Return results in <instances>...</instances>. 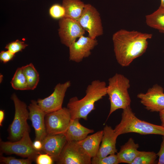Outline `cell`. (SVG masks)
Masks as SVG:
<instances>
[{
	"label": "cell",
	"instance_id": "cell-1",
	"mask_svg": "<svg viewBox=\"0 0 164 164\" xmlns=\"http://www.w3.org/2000/svg\"><path fill=\"white\" fill-rule=\"evenodd\" d=\"M152 36L151 34L124 29L114 33L112 39L118 63L123 67L129 66L145 52L148 46L147 40Z\"/></svg>",
	"mask_w": 164,
	"mask_h": 164
},
{
	"label": "cell",
	"instance_id": "cell-2",
	"mask_svg": "<svg viewBox=\"0 0 164 164\" xmlns=\"http://www.w3.org/2000/svg\"><path fill=\"white\" fill-rule=\"evenodd\" d=\"M107 86L105 82L95 80L88 85L83 98L79 99L76 96L70 98L67 108L71 119L78 118L87 120L88 115L95 109V102L107 94Z\"/></svg>",
	"mask_w": 164,
	"mask_h": 164
},
{
	"label": "cell",
	"instance_id": "cell-3",
	"mask_svg": "<svg viewBox=\"0 0 164 164\" xmlns=\"http://www.w3.org/2000/svg\"><path fill=\"white\" fill-rule=\"evenodd\" d=\"M114 130L118 136L131 132L141 135L156 134L164 136V127L152 124L138 118L130 106L123 109L121 120Z\"/></svg>",
	"mask_w": 164,
	"mask_h": 164
},
{
	"label": "cell",
	"instance_id": "cell-4",
	"mask_svg": "<svg viewBox=\"0 0 164 164\" xmlns=\"http://www.w3.org/2000/svg\"><path fill=\"white\" fill-rule=\"evenodd\" d=\"M107 86L110 108L108 118L116 110L123 109L129 106L131 102L128 89L130 87L129 80L124 75L116 73L108 80Z\"/></svg>",
	"mask_w": 164,
	"mask_h": 164
},
{
	"label": "cell",
	"instance_id": "cell-5",
	"mask_svg": "<svg viewBox=\"0 0 164 164\" xmlns=\"http://www.w3.org/2000/svg\"><path fill=\"white\" fill-rule=\"evenodd\" d=\"M11 98L14 103L15 112L13 120L8 129V139L10 141L15 142L20 139L25 132L30 131L27 123L29 111L26 104L21 101L15 94L12 95Z\"/></svg>",
	"mask_w": 164,
	"mask_h": 164
},
{
	"label": "cell",
	"instance_id": "cell-6",
	"mask_svg": "<svg viewBox=\"0 0 164 164\" xmlns=\"http://www.w3.org/2000/svg\"><path fill=\"white\" fill-rule=\"evenodd\" d=\"M29 133L25 132L21 138L17 141L4 142L0 140V154H14L35 160L37 155L42 153L34 148Z\"/></svg>",
	"mask_w": 164,
	"mask_h": 164
},
{
	"label": "cell",
	"instance_id": "cell-7",
	"mask_svg": "<svg viewBox=\"0 0 164 164\" xmlns=\"http://www.w3.org/2000/svg\"><path fill=\"white\" fill-rule=\"evenodd\" d=\"M88 36L94 39L103 33L100 14L97 9L90 4H85L82 14L77 20Z\"/></svg>",
	"mask_w": 164,
	"mask_h": 164
},
{
	"label": "cell",
	"instance_id": "cell-8",
	"mask_svg": "<svg viewBox=\"0 0 164 164\" xmlns=\"http://www.w3.org/2000/svg\"><path fill=\"white\" fill-rule=\"evenodd\" d=\"M91 158L77 142L67 141L57 160L58 164H91Z\"/></svg>",
	"mask_w": 164,
	"mask_h": 164
},
{
	"label": "cell",
	"instance_id": "cell-9",
	"mask_svg": "<svg viewBox=\"0 0 164 164\" xmlns=\"http://www.w3.org/2000/svg\"><path fill=\"white\" fill-rule=\"evenodd\" d=\"M71 119L69 111L66 107L46 114L45 125L47 135L64 134Z\"/></svg>",
	"mask_w": 164,
	"mask_h": 164
},
{
	"label": "cell",
	"instance_id": "cell-10",
	"mask_svg": "<svg viewBox=\"0 0 164 164\" xmlns=\"http://www.w3.org/2000/svg\"><path fill=\"white\" fill-rule=\"evenodd\" d=\"M58 33L61 41L68 47L85 33L77 20L67 17L60 19Z\"/></svg>",
	"mask_w": 164,
	"mask_h": 164
},
{
	"label": "cell",
	"instance_id": "cell-11",
	"mask_svg": "<svg viewBox=\"0 0 164 164\" xmlns=\"http://www.w3.org/2000/svg\"><path fill=\"white\" fill-rule=\"evenodd\" d=\"M70 86V81L57 84L50 95L44 99L37 100L38 104L46 114L61 109L66 92Z\"/></svg>",
	"mask_w": 164,
	"mask_h": 164
},
{
	"label": "cell",
	"instance_id": "cell-12",
	"mask_svg": "<svg viewBox=\"0 0 164 164\" xmlns=\"http://www.w3.org/2000/svg\"><path fill=\"white\" fill-rule=\"evenodd\" d=\"M163 91L162 87L156 84L149 88L146 93L138 94L137 97L147 110L159 112L164 109Z\"/></svg>",
	"mask_w": 164,
	"mask_h": 164
},
{
	"label": "cell",
	"instance_id": "cell-13",
	"mask_svg": "<svg viewBox=\"0 0 164 164\" xmlns=\"http://www.w3.org/2000/svg\"><path fill=\"white\" fill-rule=\"evenodd\" d=\"M97 44L96 39L88 36H81L69 47L70 60L77 63L81 62L83 59L91 55V51Z\"/></svg>",
	"mask_w": 164,
	"mask_h": 164
},
{
	"label": "cell",
	"instance_id": "cell-14",
	"mask_svg": "<svg viewBox=\"0 0 164 164\" xmlns=\"http://www.w3.org/2000/svg\"><path fill=\"white\" fill-rule=\"evenodd\" d=\"M29 119L31 121L35 132V140L42 141L47 135L45 125L44 111L39 107L37 101L32 100L28 106Z\"/></svg>",
	"mask_w": 164,
	"mask_h": 164
},
{
	"label": "cell",
	"instance_id": "cell-15",
	"mask_svg": "<svg viewBox=\"0 0 164 164\" xmlns=\"http://www.w3.org/2000/svg\"><path fill=\"white\" fill-rule=\"evenodd\" d=\"M67 142L64 134L47 135L42 141L41 152L48 154L56 162Z\"/></svg>",
	"mask_w": 164,
	"mask_h": 164
},
{
	"label": "cell",
	"instance_id": "cell-16",
	"mask_svg": "<svg viewBox=\"0 0 164 164\" xmlns=\"http://www.w3.org/2000/svg\"><path fill=\"white\" fill-rule=\"evenodd\" d=\"M118 136L114 129L106 125L103 130L101 144L96 156L102 158L117 153L116 144Z\"/></svg>",
	"mask_w": 164,
	"mask_h": 164
},
{
	"label": "cell",
	"instance_id": "cell-17",
	"mask_svg": "<svg viewBox=\"0 0 164 164\" xmlns=\"http://www.w3.org/2000/svg\"><path fill=\"white\" fill-rule=\"evenodd\" d=\"M80 119H71L68 127L64 134L67 141L78 142L85 138L88 135L94 132L87 128L79 122Z\"/></svg>",
	"mask_w": 164,
	"mask_h": 164
},
{
	"label": "cell",
	"instance_id": "cell-18",
	"mask_svg": "<svg viewBox=\"0 0 164 164\" xmlns=\"http://www.w3.org/2000/svg\"><path fill=\"white\" fill-rule=\"evenodd\" d=\"M139 146L138 144L135 143L133 138H129L127 142L121 146L117 154L119 163L131 164L138 153Z\"/></svg>",
	"mask_w": 164,
	"mask_h": 164
},
{
	"label": "cell",
	"instance_id": "cell-19",
	"mask_svg": "<svg viewBox=\"0 0 164 164\" xmlns=\"http://www.w3.org/2000/svg\"><path fill=\"white\" fill-rule=\"evenodd\" d=\"M103 135V130L98 131L77 142L92 158L97 155Z\"/></svg>",
	"mask_w": 164,
	"mask_h": 164
},
{
	"label": "cell",
	"instance_id": "cell-20",
	"mask_svg": "<svg viewBox=\"0 0 164 164\" xmlns=\"http://www.w3.org/2000/svg\"><path fill=\"white\" fill-rule=\"evenodd\" d=\"M80 0H62L65 17L77 20L81 15L85 6Z\"/></svg>",
	"mask_w": 164,
	"mask_h": 164
},
{
	"label": "cell",
	"instance_id": "cell-21",
	"mask_svg": "<svg viewBox=\"0 0 164 164\" xmlns=\"http://www.w3.org/2000/svg\"><path fill=\"white\" fill-rule=\"evenodd\" d=\"M145 21L148 26L164 33V7L160 5L154 12L146 15Z\"/></svg>",
	"mask_w": 164,
	"mask_h": 164
},
{
	"label": "cell",
	"instance_id": "cell-22",
	"mask_svg": "<svg viewBox=\"0 0 164 164\" xmlns=\"http://www.w3.org/2000/svg\"><path fill=\"white\" fill-rule=\"evenodd\" d=\"M22 67L27 83L29 90H33L36 87L39 81V74L32 63Z\"/></svg>",
	"mask_w": 164,
	"mask_h": 164
},
{
	"label": "cell",
	"instance_id": "cell-23",
	"mask_svg": "<svg viewBox=\"0 0 164 164\" xmlns=\"http://www.w3.org/2000/svg\"><path fill=\"white\" fill-rule=\"evenodd\" d=\"M10 83L12 87L15 90H29L26 79L22 67L17 69Z\"/></svg>",
	"mask_w": 164,
	"mask_h": 164
},
{
	"label": "cell",
	"instance_id": "cell-24",
	"mask_svg": "<svg viewBox=\"0 0 164 164\" xmlns=\"http://www.w3.org/2000/svg\"><path fill=\"white\" fill-rule=\"evenodd\" d=\"M157 154L154 152L139 151L131 164H153L155 163Z\"/></svg>",
	"mask_w": 164,
	"mask_h": 164
},
{
	"label": "cell",
	"instance_id": "cell-25",
	"mask_svg": "<svg viewBox=\"0 0 164 164\" xmlns=\"http://www.w3.org/2000/svg\"><path fill=\"white\" fill-rule=\"evenodd\" d=\"M119 161L117 154H112L100 158L95 156L91 158L92 164H118Z\"/></svg>",
	"mask_w": 164,
	"mask_h": 164
},
{
	"label": "cell",
	"instance_id": "cell-26",
	"mask_svg": "<svg viewBox=\"0 0 164 164\" xmlns=\"http://www.w3.org/2000/svg\"><path fill=\"white\" fill-rule=\"evenodd\" d=\"M33 161L31 159H18L12 156L5 157L0 154V164H31Z\"/></svg>",
	"mask_w": 164,
	"mask_h": 164
},
{
	"label": "cell",
	"instance_id": "cell-27",
	"mask_svg": "<svg viewBox=\"0 0 164 164\" xmlns=\"http://www.w3.org/2000/svg\"><path fill=\"white\" fill-rule=\"evenodd\" d=\"M49 13L53 18L60 19L65 16V11L62 5L55 4L50 8Z\"/></svg>",
	"mask_w": 164,
	"mask_h": 164
},
{
	"label": "cell",
	"instance_id": "cell-28",
	"mask_svg": "<svg viewBox=\"0 0 164 164\" xmlns=\"http://www.w3.org/2000/svg\"><path fill=\"white\" fill-rule=\"evenodd\" d=\"M28 45L23 41L17 40L9 43L5 48L13 53L15 54L24 49Z\"/></svg>",
	"mask_w": 164,
	"mask_h": 164
},
{
	"label": "cell",
	"instance_id": "cell-29",
	"mask_svg": "<svg viewBox=\"0 0 164 164\" xmlns=\"http://www.w3.org/2000/svg\"><path fill=\"white\" fill-rule=\"evenodd\" d=\"M35 160L37 164H52L54 161L50 155L45 153L39 154Z\"/></svg>",
	"mask_w": 164,
	"mask_h": 164
},
{
	"label": "cell",
	"instance_id": "cell-30",
	"mask_svg": "<svg viewBox=\"0 0 164 164\" xmlns=\"http://www.w3.org/2000/svg\"><path fill=\"white\" fill-rule=\"evenodd\" d=\"M15 54L9 51H2L0 53V60L4 63H6L12 60Z\"/></svg>",
	"mask_w": 164,
	"mask_h": 164
},
{
	"label": "cell",
	"instance_id": "cell-31",
	"mask_svg": "<svg viewBox=\"0 0 164 164\" xmlns=\"http://www.w3.org/2000/svg\"><path fill=\"white\" fill-rule=\"evenodd\" d=\"M159 157L158 164H164V136L162 137V141L159 152L156 154Z\"/></svg>",
	"mask_w": 164,
	"mask_h": 164
},
{
	"label": "cell",
	"instance_id": "cell-32",
	"mask_svg": "<svg viewBox=\"0 0 164 164\" xmlns=\"http://www.w3.org/2000/svg\"><path fill=\"white\" fill-rule=\"evenodd\" d=\"M33 145L35 149L41 152L42 147V142L39 140H35L34 142H33Z\"/></svg>",
	"mask_w": 164,
	"mask_h": 164
},
{
	"label": "cell",
	"instance_id": "cell-33",
	"mask_svg": "<svg viewBox=\"0 0 164 164\" xmlns=\"http://www.w3.org/2000/svg\"><path fill=\"white\" fill-rule=\"evenodd\" d=\"M5 117L4 111L2 110H0V126H2V123L4 120Z\"/></svg>",
	"mask_w": 164,
	"mask_h": 164
},
{
	"label": "cell",
	"instance_id": "cell-34",
	"mask_svg": "<svg viewBox=\"0 0 164 164\" xmlns=\"http://www.w3.org/2000/svg\"><path fill=\"white\" fill-rule=\"evenodd\" d=\"M159 116L161 121V125L164 127V109L159 112Z\"/></svg>",
	"mask_w": 164,
	"mask_h": 164
},
{
	"label": "cell",
	"instance_id": "cell-35",
	"mask_svg": "<svg viewBox=\"0 0 164 164\" xmlns=\"http://www.w3.org/2000/svg\"><path fill=\"white\" fill-rule=\"evenodd\" d=\"M161 3L160 5L164 7V0H161Z\"/></svg>",
	"mask_w": 164,
	"mask_h": 164
}]
</instances>
